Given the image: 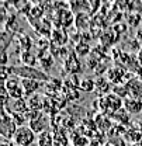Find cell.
Returning a JSON list of instances; mask_svg holds the SVG:
<instances>
[{
  "label": "cell",
  "instance_id": "1",
  "mask_svg": "<svg viewBox=\"0 0 142 146\" xmlns=\"http://www.w3.org/2000/svg\"><path fill=\"white\" fill-rule=\"evenodd\" d=\"M10 73L16 74L21 79H31V80H48V76L44 72L38 70L37 68H31V66H20V68H10Z\"/></svg>",
  "mask_w": 142,
  "mask_h": 146
},
{
  "label": "cell",
  "instance_id": "2",
  "mask_svg": "<svg viewBox=\"0 0 142 146\" xmlns=\"http://www.w3.org/2000/svg\"><path fill=\"white\" fill-rule=\"evenodd\" d=\"M37 141V133L30 127H18L13 142L17 146H33V143Z\"/></svg>",
  "mask_w": 142,
  "mask_h": 146
},
{
  "label": "cell",
  "instance_id": "3",
  "mask_svg": "<svg viewBox=\"0 0 142 146\" xmlns=\"http://www.w3.org/2000/svg\"><path fill=\"white\" fill-rule=\"evenodd\" d=\"M18 125L16 124V121L11 118V115H7L6 112H3V117H1V124H0V132H1V136L4 139H11L17 131Z\"/></svg>",
  "mask_w": 142,
  "mask_h": 146
},
{
  "label": "cell",
  "instance_id": "4",
  "mask_svg": "<svg viewBox=\"0 0 142 146\" xmlns=\"http://www.w3.org/2000/svg\"><path fill=\"white\" fill-rule=\"evenodd\" d=\"M28 127H33L31 129L35 132L37 135L42 133V132L45 131V128H47V119H45V115L41 114V112H35V114L31 117V119H30V125H28Z\"/></svg>",
  "mask_w": 142,
  "mask_h": 146
},
{
  "label": "cell",
  "instance_id": "5",
  "mask_svg": "<svg viewBox=\"0 0 142 146\" xmlns=\"http://www.w3.org/2000/svg\"><path fill=\"white\" fill-rule=\"evenodd\" d=\"M127 90L128 96H131V98H142V80L141 79H132L131 82L127 83Z\"/></svg>",
  "mask_w": 142,
  "mask_h": 146
},
{
  "label": "cell",
  "instance_id": "6",
  "mask_svg": "<svg viewBox=\"0 0 142 146\" xmlns=\"http://www.w3.org/2000/svg\"><path fill=\"white\" fill-rule=\"evenodd\" d=\"M124 110L128 114H139L142 111V101L137 98H128L124 101Z\"/></svg>",
  "mask_w": 142,
  "mask_h": 146
},
{
  "label": "cell",
  "instance_id": "7",
  "mask_svg": "<svg viewBox=\"0 0 142 146\" xmlns=\"http://www.w3.org/2000/svg\"><path fill=\"white\" fill-rule=\"evenodd\" d=\"M21 84H23V89H24L25 96H31L39 87L38 80H31V79H21Z\"/></svg>",
  "mask_w": 142,
  "mask_h": 146
},
{
  "label": "cell",
  "instance_id": "8",
  "mask_svg": "<svg viewBox=\"0 0 142 146\" xmlns=\"http://www.w3.org/2000/svg\"><path fill=\"white\" fill-rule=\"evenodd\" d=\"M37 143H38V146H52L53 145L52 135L48 131H44L42 133H39L37 136Z\"/></svg>",
  "mask_w": 142,
  "mask_h": 146
},
{
  "label": "cell",
  "instance_id": "9",
  "mask_svg": "<svg viewBox=\"0 0 142 146\" xmlns=\"http://www.w3.org/2000/svg\"><path fill=\"white\" fill-rule=\"evenodd\" d=\"M80 87H82V90H85V91H93V89L96 87V84H94L93 80L86 79V80H83V82L80 83Z\"/></svg>",
  "mask_w": 142,
  "mask_h": 146
},
{
  "label": "cell",
  "instance_id": "10",
  "mask_svg": "<svg viewBox=\"0 0 142 146\" xmlns=\"http://www.w3.org/2000/svg\"><path fill=\"white\" fill-rule=\"evenodd\" d=\"M0 146H14V142L11 139H3Z\"/></svg>",
  "mask_w": 142,
  "mask_h": 146
}]
</instances>
